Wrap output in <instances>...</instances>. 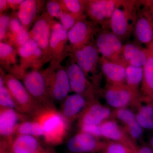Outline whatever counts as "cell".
Segmentation results:
<instances>
[{"instance_id":"cell-1","label":"cell","mask_w":153,"mask_h":153,"mask_svg":"<svg viewBox=\"0 0 153 153\" xmlns=\"http://www.w3.org/2000/svg\"><path fill=\"white\" fill-rule=\"evenodd\" d=\"M33 118L42 126L45 142L55 146L62 143L70 126L60 111L55 108H44Z\"/></svg>"},{"instance_id":"cell-2","label":"cell","mask_w":153,"mask_h":153,"mask_svg":"<svg viewBox=\"0 0 153 153\" xmlns=\"http://www.w3.org/2000/svg\"><path fill=\"white\" fill-rule=\"evenodd\" d=\"M139 1L118 0L110 23V30L121 40L133 33Z\"/></svg>"},{"instance_id":"cell-3","label":"cell","mask_w":153,"mask_h":153,"mask_svg":"<svg viewBox=\"0 0 153 153\" xmlns=\"http://www.w3.org/2000/svg\"><path fill=\"white\" fill-rule=\"evenodd\" d=\"M69 56L82 68L88 78L100 92V55L94 42L71 52Z\"/></svg>"},{"instance_id":"cell-4","label":"cell","mask_w":153,"mask_h":153,"mask_svg":"<svg viewBox=\"0 0 153 153\" xmlns=\"http://www.w3.org/2000/svg\"><path fill=\"white\" fill-rule=\"evenodd\" d=\"M2 74L5 85L13 96L19 112L33 118L44 108L30 95L20 79L11 74Z\"/></svg>"},{"instance_id":"cell-5","label":"cell","mask_w":153,"mask_h":153,"mask_svg":"<svg viewBox=\"0 0 153 153\" xmlns=\"http://www.w3.org/2000/svg\"><path fill=\"white\" fill-rule=\"evenodd\" d=\"M47 79L50 97L53 102H62L71 91L66 67L54 61L43 70Z\"/></svg>"},{"instance_id":"cell-6","label":"cell","mask_w":153,"mask_h":153,"mask_svg":"<svg viewBox=\"0 0 153 153\" xmlns=\"http://www.w3.org/2000/svg\"><path fill=\"white\" fill-rule=\"evenodd\" d=\"M20 80L30 95L44 108H55L50 94L46 76L43 71L30 70L26 71Z\"/></svg>"},{"instance_id":"cell-7","label":"cell","mask_w":153,"mask_h":153,"mask_svg":"<svg viewBox=\"0 0 153 153\" xmlns=\"http://www.w3.org/2000/svg\"><path fill=\"white\" fill-rule=\"evenodd\" d=\"M94 44L101 57L127 66L123 58V45L121 40L110 30L101 28L96 36Z\"/></svg>"},{"instance_id":"cell-8","label":"cell","mask_w":153,"mask_h":153,"mask_svg":"<svg viewBox=\"0 0 153 153\" xmlns=\"http://www.w3.org/2000/svg\"><path fill=\"white\" fill-rule=\"evenodd\" d=\"M101 27L88 17L81 19L68 31L70 54L77 49L94 42Z\"/></svg>"},{"instance_id":"cell-9","label":"cell","mask_w":153,"mask_h":153,"mask_svg":"<svg viewBox=\"0 0 153 153\" xmlns=\"http://www.w3.org/2000/svg\"><path fill=\"white\" fill-rule=\"evenodd\" d=\"M55 20L47 11H44L37 19L29 31L30 38L41 48L46 63L51 60L49 44L52 26Z\"/></svg>"},{"instance_id":"cell-10","label":"cell","mask_w":153,"mask_h":153,"mask_svg":"<svg viewBox=\"0 0 153 153\" xmlns=\"http://www.w3.org/2000/svg\"><path fill=\"white\" fill-rule=\"evenodd\" d=\"M66 66L71 91L84 96L90 101L98 99L99 91L88 78L82 68L70 59Z\"/></svg>"},{"instance_id":"cell-11","label":"cell","mask_w":153,"mask_h":153,"mask_svg":"<svg viewBox=\"0 0 153 153\" xmlns=\"http://www.w3.org/2000/svg\"><path fill=\"white\" fill-rule=\"evenodd\" d=\"M105 99L108 105L115 109L138 107L142 104L130 89L125 85L107 84L103 91Z\"/></svg>"},{"instance_id":"cell-12","label":"cell","mask_w":153,"mask_h":153,"mask_svg":"<svg viewBox=\"0 0 153 153\" xmlns=\"http://www.w3.org/2000/svg\"><path fill=\"white\" fill-rule=\"evenodd\" d=\"M118 0H86L85 14L101 28L110 30V23Z\"/></svg>"},{"instance_id":"cell-13","label":"cell","mask_w":153,"mask_h":153,"mask_svg":"<svg viewBox=\"0 0 153 153\" xmlns=\"http://www.w3.org/2000/svg\"><path fill=\"white\" fill-rule=\"evenodd\" d=\"M49 49L51 61L61 64L70 55L68 31L63 27L60 22L55 21L52 26Z\"/></svg>"},{"instance_id":"cell-14","label":"cell","mask_w":153,"mask_h":153,"mask_svg":"<svg viewBox=\"0 0 153 153\" xmlns=\"http://www.w3.org/2000/svg\"><path fill=\"white\" fill-rule=\"evenodd\" d=\"M17 50L20 59L19 66L24 74L29 69L40 70L46 63L42 50L31 38Z\"/></svg>"},{"instance_id":"cell-15","label":"cell","mask_w":153,"mask_h":153,"mask_svg":"<svg viewBox=\"0 0 153 153\" xmlns=\"http://www.w3.org/2000/svg\"><path fill=\"white\" fill-rule=\"evenodd\" d=\"M133 33L138 44L148 48L153 42V20L143 4L139 1L136 21Z\"/></svg>"},{"instance_id":"cell-16","label":"cell","mask_w":153,"mask_h":153,"mask_svg":"<svg viewBox=\"0 0 153 153\" xmlns=\"http://www.w3.org/2000/svg\"><path fill=\"white\" fill-rule=\"evenodd\" d=\"M28 116L11 108H0V134L1 142H10L16 135L17 128Z\"/></svg>"},{"instance_id":"cell-17","label":"cell","mask_w":153,"mask_h":153,"mask_svg":"<svg viewBox=\"0 0 153 153\" xmlns=\"http://www.w3.org/2000/svg\"><path fill=\"white\" fill-rule=\"evenodd\" d=\"M106 142L90 134L79 131L68 140L67 148L73 153H91L102 152Z\"/></svg>"},{"instance_id":"cell-18","label":"cell","mask_w":153,"mask_h":153,"mask_svg":"<svg viewBox=\"0 0 153 153\" xmlns=\"http://www.w3.org/2000/svg\"><path fill=\"white\" fill-rule=\"evenodd\" d=\"M114 119V111L101 104L98 99L91 102L78 118L79 126H100L104 122Z\"/></svg>"},{"instance_id":"cell-19","label":"cell","mask_w":153,"mask_h":153,"mask_svg":"<svg viewBox=\"0 0 153 153\" xmlns=\"http://www.w3.org/2000/svg\"><path fill=\"white\" fill-rule=\"evenodd\" d=\"M100 128L102 137L123 144L136 151L138 146L137 143L132 139L123 126L119 125L114 119L104 122L100 125Z\"/></svg>"},{"instance_id":"cell-20","label":"cell","mask_w":153,"mask_h":153,"mask_svg":"<svg viewBox=\"0 0 153 153\" xmlns=\"http://www.w3.org/2000/svg\"><path fill=\"white\" fill-rule=\"evenodd\" d=\"M1 149H8L7 153H47L42 149L36 137L27 135H18L10 142H1Z\"/></svg>"},{"instance_id":"cell-21","label":"cell","mask_w":153,"mask_h":153,"mask_svg":"<svg viewBox=\"0 0 153 153\" xmlns=\"http://www.w3.org/2000/svg\"><path fill=\"white\" fill-rule=\"evenodd\" d=\"M91 101L78 94L68 95L61 103L60 113L70 126L75 120L78 119Z\"/></svg>"},{"instance_id":"cell-22","label":"cell","mask_w":153,"mask_h":153,"mask_svg":"<svg viewBox=\"0 0 153 153\" xmlns=\"http://www.w3.org/2000/svg\"><path fill=\"white\" fill-rule=\"evenodd\" d=\"M46 2L44 1L25 0L18 9L17 18L28 31H30L37 19L41 16Z\"/></svg>"},{"instance_id":"cell-23","label":"cell","mask_w":153,"mask_h":153,"mask_svg":"<svg viewBox=\"0 0 153 153\" xmlns=\"http://www.w3.org/2000/svg\"><path fill=\"white\" fill-rule=\"evenodd\" d=\"M114 119L121 123L126 131L134 141L137 143L141 139L143 129L138 123L136 114L131 110L128 108L114 109Z\"/></svg>"},{"instance_id":"cell-24","label":"cell","mask_w":153,"mask_h":153,"mask_svg":"<svg viewBox=\"0 0 153 153\" xmlns=\"http://www.w3.org/2000/svg\"><path fill=\"white\" fill-rule=\"evenodd\" d=\"M17 50L5 42H0V64L1 68L20 79L24 74L18 63Z\"/></svg>"},{"instance_id":"cell-25","label":"cell","mask_w":153,"mask_h":153,"mask_svg":"<svg viewBox=\"0 0 153 153\" xmlns=\"http://www.w3.org/2000/svg\"><path fill=\"white\" fill-rule=\"evenodd\" d=\"M100 66V71L106 79L107 84L125 85L126 66L109 61L101 56Z\"/></svg>"},{"instance_id":"cell-26","label":"cell","mask_w":153,"mask_h":153,"mask_svg":"<svg viewBox=\"0 0 153 153\" xmlns=\"http://www.w3.org/2000/svg\"><path fill=\"white\" fill-rule=\"evenodd\" d=\"M147 49V60L143 67V79L140 89L141 101L145 104L152 103L153 100V52Z\"/></svg>"},{"instance_id":"cell-27","label":"cell","mask_w":153,"mask_h":153,"mask_svg":"<svg viewBox=\"0 0 153 153\" xmlns=\"http://www.w3.org/2000/svg\"><path fill=\"white\" fill-rule=\"evenodd\" d=\"M30 39L29 31L22 25L16 14H13L12 16L8 33L4 42L17 50Z\"/></svg>"},{"instance_id":"cell-28","label":"cell","mask_w":153,"mask_h":153,"mask_svg":"<svg viewBox=\"0 0 153 153\" xmlns=\"http://www.w3.org/2000/svg\"><path fill=\"white\" fill-rule=\"evenodd\" d=\"M148 49L137 44L128 43L123 45V56L127 65L143 67L148 58Z\"/></svg>"},{"instance_id":"cell-29","label":"cell","mask_w":153,"mask_h":153,"mask_svg":"<svg viewBox=\"0 0 153 153\" xmlns=\"http://www.w3.org/2000/svg\"><path fill=\"white\" fill-rule=\"evenodd\" d=\"M143 73V67L129 65L126 67V85L135 96L140 100V89L142 81Z\"/></svg>"},{"instance_id":"cell-30","label":"cell","mask_w":153,"mask_h":153,"mask_svg":"<svg viewBox=\"0 0 153 153\" xmlns=\"http://www.w3.org/2000/svg\"><path fill=\"white\" fill-rule=\"evenodd\" d=\"M137 120L143 129L153 130V105L152 103L142 104L137 108Z\"/></svg>"},{"instance_id":"cell-31","label":"cell","mask_w":153,"mask_h":153,"mask_svg":"<svg viewBox=\"0 0 153 153\" xmlns=\"http://www.w3.org/2000/svg\"><path fill=\"white\" fill-rule=\"evenodd\" d=\"M27 135L36 137H43L44 130L42 126L36 121L26 120L19 125L16 131V135Z\"/></svg>"},{"instance_id":"cell-32","label":"cell","mask_w":153,"mask_h":153,"mask_svg":"<svg viewBox=\"0 0 153 153\" xmlns=\"http://www.w3.org/2000/svg\"><path fill=\"white\" fill-rule=\"evenodd\" d=\"M63 12L80 16L85 14L86 0H60Z\"/></svg>"},{"instance_id":"cell-33","label":"cell","mask_w":153,"mask_h":153,"mask_svg":"<svg viewBox=\"0 0 153 153\" xmlns=\"http://www.w3.org/2000/svg\"><path fill=\"white\" fill-rule=\"evenodd\" d=\"M0 108H11L19 112L16 103L5 84L0 86Z\"/></svg>"},{"instance_id":"cell-34","label":"cell","mask_w":153,"mask_h":153,"mask_svg":"<svg viewBox=\"0 0 153 153\" xmlns=\"http://www.w3.org/2000/svg\"><path fill=\"white\" fill-rule=\"evenodd\" d=\"M102 153H136L131 148L120 143L108 140L106 142Z\"/></svg>"},{"instance_id":"cell-35","label":"cell","mask_w":153,"mask_h":153,"mask_svg":"<svg viewBox=\"0 0 153 153\" xmlns=\"http://www.w3.org/2000/svg\"><path fill=\"white\" fill-rule=\"evenodd\" d=\"M87 17L85 14L80 16L63 12L60 15V23L66 30L69 31L77 22L81 19Z\"/></svg>"},{"instance_id":"cell-36","label":"cell","mask_w":153,"mask_h":153,"mask_svg":"<svg viewBox=\"0 0 153 153\" xmlns=\"http://www.w3.org/2000/svg\"><path fill=\"white\" fill-rule=\"evenodd\" d=\"M12 16L0 14V41L4 42L8 33Z\"/></svg>"},{"instance_id":"cell-37","label":"cell","mask_w":153,"mask_h":153,"mask_svg":"<svg viewBox=\"0 0 153 153\" xmlns=\"http://www.w3.org/2000/svg\"><path fill=\"white\" fill-rule=\"evenodd\" d=\"M46 4L48 13L53 18L59 19L63 12L60 1L50 0L47 1Z\"/></svg>"},{"instance_id":"cell-38","label":"cell","mask_w":153,"mask_h":153,"mask_svg":"<svg viewBox=\"0 0 153 153\" xmlns=\"http://www.w3.org/2000/svg\"><path fill=\"white\" fill-rule=\"evenodd\" d=\"M80 131L90 134L97 137L101 138L102 137L100 126L82 125L79 126Z\"/></svg>"},{"instance_id":"cell-39","label":"cell","mask_w":153,"mask_h":153,"mask_svg":"<svg viewBox=\"0 0 153 153\" xmlns=\"http://www.w3.org/2000/svg\"><path fill=\"white\" fill-rule=\"evenodd\" d=\"M23 1V0H7L8 8L12 9L13 10L19 9V6Z\"/></svg>"},{"instance_id":"cell-40","label":"cell","mask_w":153,"mask_h":153,"mask_svg":"<svg viewBox=\"0 0 153 153\" xmlns=\"http://www.w3.org/2000/svg\"><path fill=\"white\" fill-rule=\"evenodd\" d=\"M136 153H153V150L149 145H143L137 148Z\"/></svg>"},{"instance_id":"cell-41","label":"cell","mask_w":153,"mask_h":153,"mask_svg":"<svg viewBox=\"0 0 153 153\" xmlns=\"http://www.w3.org/2000/svg\"><path fill=\"white\" fill-rule=\"evenodd\" d=\"M143 4L145 9L153 20V1H143Z\"/></svg>"},{"instance_id":"cell-42","label":"cell","mask_w":153,"mask_h":153,"mask_svg":"<svg viewBox=\"0 0 153 153\" xmlns=\"http://www.w3.org/2000/svg\"><path fill=\"white\" fill-rule=\"evenodd\" d=\"M8 9L7 0H0V14L4 13Z\"/></svg>"},{"instance_id":"cell-43","label":"cell","mask_w":153,"mask_h":153,"mask_svg":"<svg viewBox=\"0 0 153 153\" xmlns=\"http://www.w3.org/2000/svg\"><path fill=\"white\" fill-rule=\"evenodd\" d=\"M148 145L153 150V133L151 135L149 139V144Z\"/></svg>"},{"instance_id":"cell-44","label":"cell","mask_w":153,"mask_h":153,"mask_svg":"<svg viewBox=\"0 0 153 153\" xmlns=\"http://www.w3.org/2000/svg\"><path fill=\"white\" fill-rule=\"evenodd\" d=\"M147 48H149V49H150V50H152V51L153 52V42L151 44V45L149 47Z\"/></svg>"},{"instance_id":"cell-45","label":"cell","mask_w":153,"mask_h":153,"mask_svg":"<svg viewBox=\"0 0 153 153\" xmlns=\"http://www.w3.org/2000/svg\"><path fill=\"white\" fill-rule=\"evenodd\" d=\"M152 104H153V100L152 102Z\"/></svg>"}]
</instances>
